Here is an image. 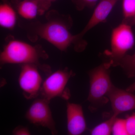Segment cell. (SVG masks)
<instances>
[{
    "label": "cell",
    "instance_id": "9c48e42d",
    "mask_svg": "<svg viewBox=\"0 0 135 135\" xmlns=\"http://www.w3.org/2000/svg\"><path fill=\"white\" fill-rule=\"evenodd\" d=\"M66 118L68 134L80 135L86 130V122L80 105L68 102L66 104Z\"/></svg>",
    "mask_w": 135,
    "mask_h": 135
},
{
    "label": "cell",
    "instance_id": "2e32d148",
    "mask_svg": "<svg viewBox=\"0 0 135 135\" xmlns=\"http://www.w3.org/2000/svg\"><path fill=\"white\" fill-rule=\"evenodd\" d=\"M112 133L114 135H128L125 119L116 118L113 125Z\"/></svg>",
    "mask_w": 135,
    "mask_h": 135
},
{
    "label": "cell",
    "instance_id": "52a82bcc",
    "mask_svg": "<svg viewBox=\"0 0 135 135\" xmlns=\"http://www.w3.org/2000/svg\"><path fill=\"white\" fill-rule=\"evenodd\" d=\"M38 66L33 64H25L21 66L18 84L23 95L27 99H34L40 94L43 83Z\"/></svg>",
    "mask_w": 135,
    "mask_h": 135
},
{
    "label": "cell",
    "instance_id": "6da1fadb",
    "mask_svg": "<svg viewBox=\"0 0 135 135\" xmlns=\"http://www.w3.org/2000/svg\"><path fill=\"white\" fill-rule=\"evenodd\" d=\"M110 62L104 63L89 73L90 89L88 100L95 109L107 103L109 94L114 87L110 77Z\"/></svg>",
    "mask_w": 135,
    "mask_h": 135
},
{
    "label": "cell",
    "instance_id": "7402d4cb",
    "mask_svg": "<svg viewBox=\"0 0 135 135\" xmlns=\"http://www.w3.org/2000/svg\"><path fill=\"white\" fill-rule=\"evenodd\" d=\"M126 90L127 91L132 93L135 92V81L129 86Z\"/></svg>",
    "mask_w": 135,
    "mask_h": 135
},
{
    "label": "cell",
    "instance_id": "277c9868",
    "mask_svg": "<svg viewBox=\"0 0 135 135\" xmlns=\"http://www.w3.org/2000/svg\"><path fill=\"white\" fill-rule=\"evenodd\" d=\"M38 33L41 38L62 51H65L78 40L77 35L72 34L65 23L57 20L51 21L43 25Z\"/></svg>",
    "mask_w": 135,
    "mask_h": 135
},
{
    "label": "cell",
    "instance_id": "ac0fdd59",
    "mask_svg": "<svg viewBox=\"0 0 135 135\" xmlns=\"http://www.w3.org/2000/svg\"><path fill=\"white\" fill-rule=\"evenodd\" d=\"M14 135H30L31 133L29 129L26 127L19 126L16 127L12 131Z\"/></svg>",
    "mask_w": 135,
    "mask_h": 135
},
{
    "label": "cell",
    "instance_id": "d6986e66",
    "mask_svg": "<svg viewBox=\"0 0 135 135\" xmlns=\"http://www.w3.org/2000/svg\"><path fill=\"white\" fill-rule=\"evenodd\" d=\"M98 0H80V5L79 8L82 9L85 7L92 8L96 4Z\"/></svg>",
    "mask_w": 135,
    "mask_h": 135
},
{
    "label": "cell",
    "instance_id": "44dd1931",
    "mask_svg": "<svg viewBox=\"0 0 135 135\" xmlns=\"http://www.w3.org/2000/svg\"><path fill=\"white\" fill-rule=\"evenodd\" d=\"M123 21L127 22L131 26L135 25V16L127 20H123Z\"/></svg>",
    "mask_w": 135,
    "mask_h": 135
},
{
    "label": "cell",
    "instance_id": "5bb4252c",
    "mask_svg": "<svg viewBox=\"0 0 135 135\" xmlns=\"http://www.w3.org/2000/svg\"><path fill=\"white\" fill-rule=\"evenodd\" d=\"M117 116L113 115L108 120L95 127L90 130L92 135H109L112 133V128Z\"/></svg>",
    "mask_w": 135,
    "mask_h": 135
},
{
    "label": "cell",
    "instance_id": "7c38bea8",
    "mask_svg": "<svg viewBox=\"0 0 135 135\" xmlns=\"http://www.w3.org/2000/svg\"><path fill=\"white\" fill-rule=\"evenodd\" d=\"M40 10L36 0H24L20 3L18 12L22 17L26 19L35 18Z\"/></svg>",
    "mask_w": 135,
    "mask_h": 135
},
{
    "label": "cell",
    "instance_id": "e0dca14e",
    "mask_svg": "<svg viewBox=\"0 0 135 135\" xmlns=\"http://www.w3.org/2000/svg\"><path fill=\"white\" fill-rule=\"evenodd\" d=\"M128 135H135V113L129 115L126 119Z\"/></svg>",
    "mask_w": 135,
    "mask_h": 135
},
{
    "label": "cell",
    "instance_id": "5b68a950",
    "mask_svg": "<svg viewBox=\"0 0 135 135\" xmlns=\"http://www.w3.org/2000/svg\"><path fill=\"white\" fill-rule=\"evenodd\" d=\"M73 74L68 69L57 70L50 74L42 83L40 94L41 97L49 101L56 97L68 100L71 95L66 85Z\"/></svg>",
    "mask_w": 135,
    "mask_h": 135
},
{
    "label": "cell",
    "instance_id": "7a4b0ae2",
    "mask_svg": "<svg viewBox=\"0 0 135 135\" xmlns=\"http://www.w3.org/2000/svg\"><path fill=\"white\" fill-rule=\"evenodd\" d=\"M45 56L34 46L15 40L5 45L1 53L0 61L1 64H33L38 66L39 59Z\"/></svg>",
    "mask_w": 135,
    "mask_h": 135
},
{
    "label": "cell",
    "instance_id": "8fae6325",
    "mask_svg": "<svg viewBox=\"0 0 135 135\" xmlns=\"http://www.w3.org/2000/svg\"><path fill=\"white\" fill-rule=\"evenodd\" d=\"M17 21L16 12L7 3L0 6V25L6 29H11L15 27Z\"/></svg>",
    "mask_w": 135,
    "mask_h": 135
},
{
    "label": "cell",
    "instance_id": "8992f818",
    "mask_svg": "<svg viewBox=\"0 0 135 135\" xmlns=\"http://www.w3.org/2000/svg\"><path fill=\"white\" fill-rule=\"evenodd\" d=\"M50 103V101L42 97L35 99L27 111L25 118L32 124L47 128L52 135H56L58 132L52 116Z\"/></svg>",
    "mask_w": 135,
    "mask_h": 135
},
{
    "label": "cell",
    "instance_id": "30bf717a",
    "mask_svg": "<svg viewBox=\"0 0 135 135\" xmlns=\"http://www.w3.org/2000/svg\"><path fill=\"white\" fill-rule=\"evenodd\" d=\"M118 0H101L96 7L92 16L84 29L77 36L78 40L87 32L100 23L106 21L107 18Z\"/></svg>",
    "mask_w": 135,
    "mask_h": 135
},
{
    "label": "cell",
    "instance_id": "4fadbf2b",
    "mask_svg": "<svg viewBox=\"0 0 135 135\" xmlns=\"http://www.w3.org/2000/svg\"><path fill=\"white\" fill-rule=\"evenodd\" d=\"M120 66L128 78H135V53L127 55L120 60L116 66Z\"/></svg>",
    "mask_w": 135,
    "mask_h": 135
},
{
    "label": "cell",
    "instance_id": "ffe728a7",
    "mask_svg": "<svg viewBox=\"0 0 135 135\" xmlns=\"http://www.w3.org/2000/svg\"><path fill=\"white\" fill-rule=\"evenodd\" d=\"M40 6V9L47 8L48 6L50 5L51 2L53 0H36Z\"/></svg>",
    "mask_w": 135,
    "mask_h": 135
},
{
    "label": "cell",
    "instance_id": "3957f363",
    "mask_svg": "<svg viewBox=\"0 0 135 135\" xmlns=\"http://www.w3.org/2000/svg\"><path fill=\"white\" fill-rule=\"evenodd\" d=\"M131 26L123 20L120 24L113 29L110 38V50L105 55L110 58L112 66H116L128 51L134 46L135 38Z\"/></svg>",
    "mask_w": 135,
    "mask_h": 135
},
{
    "label": "cell",
    "instance_id": "ba28073f",
    "mask_svg": "<svg viewBox=\"0 0 135 135\" xmlns=\"http://www.w3.org/2000/svg\"><path fill=\"white\" fill-rule=\"evenodd\" d=\"M109 98L114 116L117 117L121 113L135 109V95L126 90L114 86L109 94Z\"/></svg>",
    "mask_w": 135,
    "mask_h": 135
},
{
    "label": "cell",
    "instance_id": "9a60e30c",
    "mask_svg": "<svg viewBox=\"0 0 135 135\" xmlns=\"http://www.w3.org/2000/svg\"><path fill=\"white\" fill-rule=\"evenodd\" d=\"M122 12L124 19L131 18L135 16V0H122Z\"/></svg>",
    "mask_w": 135,
    "mask_h": 135
}]
</instances>
